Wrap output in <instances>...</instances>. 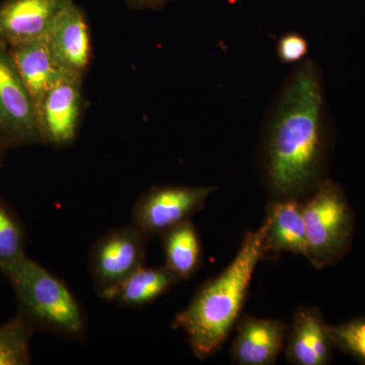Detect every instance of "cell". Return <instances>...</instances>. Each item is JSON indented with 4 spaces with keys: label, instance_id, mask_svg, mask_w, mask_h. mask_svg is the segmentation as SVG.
Masks as SVG:
<instances>
[{
    "label": "cell",
    "instance_id": "21",
    "mask_svg": "<svg viewBox=\"0 0 365 365\" xmlns=\"http://www.w3.org/2000/svg\"><path fill=\"white\" fill-rule=\"evenodd\" d=\"M1 160H2V148H1V145H0V163H1Z\"/></svg>",
    "mask_w": 365,
    "mask_h": 365
},
{
    "label": "cell",
    "instance_id": "4",
    "mask_svg": "<svg viewBox=\"0 0 365 365\" xmlns=\"http://www.w3.org/2000/svg\"><path fill=\"white\" fill-rule=\"evenodd\" d=\"M307 256L316 268H324L344 256L351 244L353 215L337 182L321 180L304 205Z\"/></svg>",
    "mask_w": 365,
    "mask_h": 365
},
{
    "label": "cell",
    "instance_id": "9",
    "mask_svg": "<svg viewBox=\"0 0 365 365\" xmlns=\"http://www.w3.org/2000/svg\"><path fill=\"white\" fill-rule=\"evenodd\" d=\"M46 42L62 71L83 78L91 61L90 32L85 16L71 0L62 4Z\"/></svg>",
    "mask_w": 365,
    "mask_h": 365
},
{
    "label": "cell",
    "instance_id": "16",
    "mask_svg": "<svg viewBox=\"0 0 365 365\" xmlns=\"http://www.w3.org/2000/svg\"><path fill=\"white\" fill-rule=\"evenodd\" d=\"M163 248L165 264L179 280H188L200 266L202 246L195 225L185 220L163 232Z\"/></svg>",
    "mask_w": 365,
    "mask_h": 365
},
{
    "label": "cell",
    "instance_id": "13",
    "mask_svg": "<svg viewBox=\"0 0 365 365\" xmlns=\"http://www.w3.org/2000/svg\"><path fill=\"white\" fill-rule=\"evenodd\" d=\"M167 266L136 269L117 284L98 292L106 302L126 309H139L153 304L179 282Z\"/></svg>",
    "mask_w": 365,
    "mask_h": 365
},
{
    "label": "cell",
    "instance_id": "3",
    "mask_svg": "<svg viewBox=\"0 0 365 365\" xmlns=\"http://www.w3.org/2000/svg\"><path fill=\"white\" fill-rule=\"evenodd\" d=\"M4 273L31 325L66 339L85 337L86 318L81 304L58 276L26 255Z\"/></svg>",
    "mask_w": 365,
    "mask_h": 365
},
{
    "label": "cell",
    "instance_id": "20",
    "mask_svg": "<svg viewBox=\"0 0 365 365\" xmlns=\"http://www.w3.org/2000/svg\"><path fill=\"white\" fill-rule=\"evenodd\" d=\"M309 52V43L299 33H287L278 40L277 56L283 63H299Z\"/></svg>",
    "mask_w": 365,
    "mask_h": 365
},
{
    "label": "cell",
    "instance_id": "7",
    "mask_svg": "<svg viewBox=\"0 0 365 365\" xmlns=\"http://www.w3.org/2000/svg\"><path fill=\"white\" fill-rule=\"evenodd\" d=\"M148 239L131 223L110 230L95 242L88 271L97 292L117 284L144 265Z\"/></svg>",
    "mask_w": 365,
    "mask_h": 365
},
{
    "label": "cell",
    "instance_id": "5",
    "mask_svg": "<svg viewBox=\"0 0 365 365\" xmlns=\"http://www.w3.org/2000/svg\"><path fill=\"white\" fill-rule=\"evenodd\" d=\"M215 191V186L153 187L134 204L132 225L148 237L162 235L199 212Z\"/></svg>",
    "mask_w": 365,
    "mask_h": 365
},
{
    "label": "cell",
    "instance_id": "15",
    "mask_svg": "<svg viewBox=\"0 0 365 365\" xmlns=\"http://www.w3.org/2000/svg\"><path fill=\"white\" fill-rule=\"evenodd\" d=\"M9 48L16 69L39 113L45 96L66 72L53 58L46 38Z\"/></svg>",
    "mask_w": 365,
    "mask_h": 365
},
{
    "label": "cell",
    "instance_id": "2",
    "mask_svg": "<svg viewBox=\"0 0 365 365\" xmlns=\"http://www.w3.org/2000/svg\"><path fill=\"white\" fill-rule=\"evenodd\" d=\"M266 230L265 220L258 230L247 232L228 267L207 281L175 317L173 328L184 332L196 359L217 352L239 319L255 269L266 257Z\"/></svg>",
    "mask_w": 365,
    "mask_h": 365
},
{
    "label": "cell",
    "instance_id": "11",
    "mask_svg": "<svg viewBox=\"0 0 365 365\" xmlns=\"http://www.w3.org/2000/svg\"><path fill=\"white\" fill-rule=\"evenodd\" d=\"M287 331V325L278 319L242 317L232 343V359L242 365L275 364L284 344Z\"/></svg>",
    "mask_w": 365,
    "mask_h": 365
},
{
    "label": "cell",
    "instance_id": "19",
    "mask_svg": "<svg viewBox=\"0 0 365 365\" xmlns=\"http://www.w3.org/2000/svg\"><path fill=\"white\" fill-rule=\"evenodd\" d=\"M334 347L365 364V317L329 326Z\"/></svg>",
    "mask_w": 365,
    "mask_h": 365
},
{
    "label": "cell",
    "instance_id": "14",
    "mask_svg": "<svg viewBox=\"0 0 365 365\" xmlns=\"http://www.w3.org/2000/svg\"><path fill=\"white\" fill-rule=\"evenodd\" d=\"M266 256L289 252L307 256L304 205L297 199H278L268 207Z\"/></svg>",
    "mask_w": 365,
    "mask_h": 365
},
{
    "label": "cell",
    "instance_id": "6",
    "mask_svg": "<svg viewBox=\"0 0 365 365\" xmlns=\"http://www.w3.org/2000/svg\"><path fill=\"white\" fill-rule=\"evenodd\" d=\"M0 136L13 145L43 143L37 108L16 69L9 46L1 40Z\"/></svg>",
    "mask_w": 365,
    "mask_h": 365
},
{
    "label": "cell",
    "instance_id": "1",
    "mask_svg": "<svg viewBox=\"0 0 365 365\" xmlns=\"http://www.w3.org/2000/svg\"><path fill=\"white\" fill-rule=\"evenodd\" d=\"M328 144V115L321 71L304 59L285 79L268 112L263 168L278 199L294 198L322 179Z\"/></svg>",
    "mask_w": 365,
    "mask_h": 365
},
{
    "label": "cell",
    "instance_id": "18",
    "mask_svg": "<svg viewBox=\"0 0 365 365\" xmlns=\"http://www.w3.org/2000/svg\"><path fill=\"white\" fill-rule=\"evenodd\" d=\"M26 235L23 225L6 204L0 201V270L4 272L25 256Z\"/></svg>",
    "mask_w": 365,
    "mask_h": 365
},
{
    "label": "cell",
    "instance_id": "10",
    "mask_svg": "<svg viewBox=\"0 0 365 365\" xmlns=\"http://www.w3.org/2000/svg\"><path fill=\"white\" fill-rule=\"evenodd\" d=\"M66 0H7L0 6V40L9 47L45 39Z\"/></svg>",
    "mask_w": 365,
    "mask_h": 365
},
{
    "label": "cell",
    "instance_id": "17",
    "mask_svg": "<svg viewBox=\"0 0 365 365\" xmlns=\"http://www.w3.org/2000/svg\"><path fill=\"white\" fill-rule=\"evenodd\" d=\"M33 328L21 316L0 327V365L30 364Z\"/></svg>",
    "mask_w": 365,
    "mask_h": 365
},
{
    "label": "cell",
    "instance_id": "8",
    "mask_svg": "<svg viewBox=\"0 0 365 365\" xmlns=\"http://www.w3.org/2000/svg\"><path fill=\"white\" fill-rule=\"evenodd\" d=\"M81 112V78L64 73L45 96L39 109L43 143L69 145L78 135Z\"/></svg>",
    "mask_w": 365,
    "mask_h": 365
},
{
    "label": "cell",
    "instance_id": "12",
    "mask_svg": "<svg viewBox=\"0 0 365 365\" xmlns=\"http://www.w3.org/2000/svg\"><path fill=\"white\" fill-rule=\"evenodd\" d=\"M334 348L329 325L316 309L299 307L288 336L287 359L297 365H325Z\"/></svg>",
    "mask_w": 365,
    "mask_h": 365
},
{
    "label": "cell",
    "instance_id": "22",
    "mask_svg": "<svg viewBox=\"0 0 365 365\" xmlns=\"http://www.w3.org/2000/svg\"><path fill=\"white\" fill-rule=\"evenodd\" d=\"M140 1H143V2H155V1H157V0H140Z\"/></svg>",
    "mask_w": 365,
    "mask_h": 365
}]
</instances>
